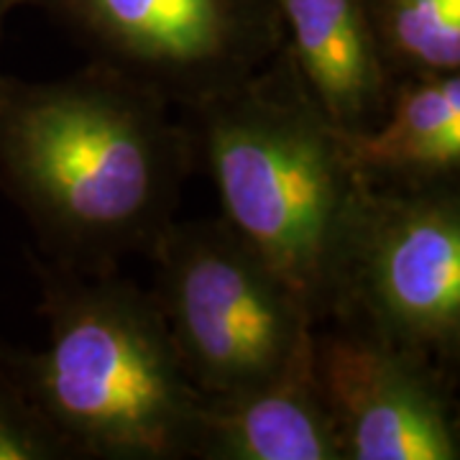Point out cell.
I'll use <instances>...</instances> for the list:
<instances>
[{"label": "cell", "mask_w": 460, "mask_h": 460, "mask_svg": "<svg viewBox=\"0 0 460 460\" xmlns=\"http://www.w3.org/2000/svg\"><path fill=\"white\" fill-rule=\"evenodd\" d=\"M287 47L328 118L368 131L389 108L392 83L378 65L361 0H277Z\"/></svg>", "instance_id": "obj_9"}, {"label": "cell", "mask_w": 460, "mask_h": 460, "mask_svg": "<svg viewBox=\"0 0 460 460\" xmlns=\"http://www.w3.org/2000/svg\"><path fill=\"white\" fill-rule=\"evenodd\" d=\"M54 458H75V450L36 404L13 350L0 348V460Z\"/></svg>", "instance_id": "obj_12"}, {"label": "cell", "mask_w": 460, "mask_h": 460, "mask_svg": "<svg viewBox=\"0 0 460 460\" xmlns=\"http://www.w3.org/2000/svg\"><path fill=\"white\" fill-rule=\"evenodd\" d=\"M148 259L181 366L208 396L279 376L313 343V314L226 217L172 223Z\"/></svg>", "instance_id": "obj_4"}, {"label": "cell", "mask_w": 460, "mask_h": 460, "mask_svg": "<svg viewBox=\"0 0 460 460\" xmlns=\"http://www.w3.org/2000/svg\"><path fill=\"white\" fill-rule=\"evenodd\" d=\"M332 325L428 356H460V190L368 181L348 243Z\"/></svg>", "instance_id": "obj_5"}, {"label": "cell", "mask_w": 460, "mask_h": 460, "mask_svg": "<svg viewBox=\"0 0 460 460\" xmlns=\"http://www.w3.org/2000/svg\"><path fill=\"white\" fill-rule=\"evenodd\" d=\"M195 159L169 102L98 62L51 83L0 72V190L59 266L151 256Z\"/></svg>", "instance_id": "obj_1"}, {"label": "cell", "mask_w": 460, "mask_h": 460, "mask_svg": "<svg viewBox=\"0 0 460 460\" xmlns=\"http://www.w3.org/2000/svg\"><path fill=\"white\" fill-rule=\"evenodd\" d=\"M18 3H23V0H0V31H3V21L8 16V11L18 5Z\"/></svg>", "instance_id": "obj_13"}, {"label": "cell", "mask_w": 460, "mask_h": 460, "mask_svg": "<svg viewBox=\"0 0 460 460\" xmlns=\"http://www.w3.org/2000/svg\"><path fill=\"white\" fill-rule=\"evenodd\" d=\"M313 361L343 460L460 456L456 374L428 356L332 325L314 328Z\"/></svg>", "instance_id": "obj_7"}, {"label": "cell", "mask_w": 460, "mask_h": 460, "mask_svg": "<svg viewBox=\"0 0 460 460\" xmlns=\"http://www.w3.org/2000/svg\"><path fill=\"white\" fill-rule=\"evenodd\" d=\"M348 159L374 184L432 187L460 177V72L399 80L384 120L343 131Z\"/></svg>", "instance_id": "obj_10"}, {"label": "cell", "mask_w": 460, "mask_h": 460, "mask_svg": "<svg viewBox=\"0 0 460 460\" xmlns=\"http://www.w3.org/2000/svg\"><path fill=\"white\" fill-rule=\"evenodd\" d=\"M187 113L223 217L292 287L314 328L328 325L368 180L287 41L246 83Z\"/></svg>", "instance_id": "obj_2"}, {"label": "cell", "mask_w": 460, "mask_h": 460, "mask_svg": "<svg viewBox=\"0 0 460 460\" xmlns=\"http://www.w3.org/2000/svg\"><path fill=\"white\" fill-rule=\"evenodd\" d=\"M33 269L49 343L13 358L75 456L195 458L208 394L187 376L154 295L118 271Z\"/></svg>", "instance_id": "obj_3"}, {"label": "cell", "mask_w": 460, "mask_h": 460, "mask_svg": "<svg viewBox=\"0 0 460 460\" xmlns=\"http://www.w3.org/2000/svg\"><path fill=\"white\" fill-rule=\"evenodd\" d=\"M93 51V62L195 108L246 83L287 33L277 0H33Z\"/></svg>", "instance_id": "obj_6"}, {"label": "cell", "mask_w": 460, "mask_h": 460, "mask_svg": "<svg viewBox=\"0 0 460 460\" xmlns=\"http://www.w3.org/2000/svg\"><path fill=\"white\" fill-rule=\"evenodd\" d=\"M313 343L279 376L238 394L208 396L195 458L343 460L314 376Z\"/></svg>", "instance_id": "obj_8"}, {"label": "cell", "mask_w": 460, "mask_h": 460, "mask_svg": "<svg viewBox=\"0 0 460 460\" xmlns=\"http://www.w3.org/2000/svg\"><path fill=\"white\" fill-rule=\"evenodd\" d=\"M386 80L460 72V0H361Z\"/></svg>", "instance_id": "obj_11"}]
</instances>
